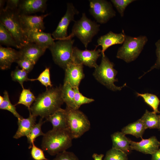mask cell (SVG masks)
I'll list each match as a JSON object with an SVG mask.
<instances>
[{"instance_id": "obj_28", "label": "cell", "mask_w": 160, "mask_h": 160, "mask_svg": "<svg viewBox=\"0 0 160 160\" xmlns=\"http://www.w3.org/2000/svg\"><path fill=\"white\" fill-rule=\"evenodd\" d=\"M43 118H41L39 122L36 124L33 127L28 135L26 137L28 142L29 143V148L30 149L32 147V144L34 143V142L36 138L40 136H44V133L42 131L41 127L44 122L43 120Z\"/></svg>"}, {"instance_id": "obj_26", "label": "cell", "mask_w": 160, "mask_h": 160, "mask_svg": "<svg viewBox=\"0 0 160 160\" xmlns=\"http://www.w3.org/2000/svg\"><path fill=\"white\" fill-rule=\"evenodd\" d=\"M0 43L1 45L20 48L10 33L1 23H0Z\"/></svg>"}, {"instance_id": "obj_6", "label": "cell", "mask_w": 160, "mask_h": 160, "mask_svg": "<svg viewBox=\"0 0 160 160\" xmlns=\"http://www.w3.org/2000/svg\"><path fill=\"white\" fill-rule=\"evenodd\" d=\"M114 64L105 55H102L101 62L95 68L93 75L95 79L108 89L114 91L120 90L126 85L125 84L122 87H117L114 84L117 81L116 78L117 71L114 68Z\"/></svg>"}, {"instance_id": "obj_4", "label": "cell", "mask_w": 160, "mask_h": 160, "mask_svg": "<svg viewBox=\"0 0 160 160\" xmlns=\"http://www.w3.org/2000/svg\"><path fill=\"white\" fill-rule=\"evenodd\" d=\"M19 15L17 9H4L0 11V21L10 33L21 48L28 42L22 28Z\"/></svg>"}, {"instance_id": "obj_27", "label": "cell", "mask_w": 160, "mask_h": 160, "mask_svg": "<svg viewBox=\"0 0 160 160\" xmlns=\"http://www.w3.org/2000/svg\"><path fill=\"white\" fill-rule=\"evenodd\" d=\"M136 93L138 97H142L144 102L153 109L154 112L156 113H160V112L158 110L160 100L156 95L148 93Z\"/></svg>"}, {"instance_id": "obj_12", "label": "cell", "mask_w": 160, "mask_h": 160, "mask_svg": "<svg viewBox=\"0 0 160 160\" xmlns=\"http://www.w3.org/2000/svg\"><path fill=\"white\" fill-rule=\"evenodd\" d=\"M83 65L73 63L68 64L65 70L64 82L68 83L73 88H79L81 80L84 78Z\"/></svg>"}, {"instance_id": "obj_36", "label": "cell", "mask_w": 160, "mask_h": 160, "mask_svg": "<svg viewBox=\"0 0 160 160\" xmlns=\"http://www.w3.org/2000/svg\"><path fill=\"white\" fill-rule=\"evenodd\" d=\"M16 63L21 69L28 73L32 70L35 65L33 62L30 60L23 58H20Z\"/></svg>"}, {"instance_id": "obj_30", "label": "cell", "mask_w": 160, "mask_h": 160, "mask_svg": "<svg viewBox=\"0 0 160 160\" xmlns=\"http://www.w3.org/2000/svg\"><path fill=\"white\" fill-rule=\"evenodd\" d=\"M4 100L0 104V109L2 110H7L11 112L17 119L22 118L17 112L15 105H12L10 102L8 93L5 90L4 92Z\"/></svg>"}, {"instance_id": "obj_15", "label": "cell", "mask_w": 160, "mask_h": 160, "mask_svg": "<svg viewBox=\"0 0 160 160\" xmlns=\"http://www.w3.org/2000/svg\"><path fill=\"white\" fill-rule=\"evenodd\" d=\"M160 142L156 137L153 136L148 139H143L136 142L130 140L131 150H135L146 154L151 155L159 148Z\"/></svg>"}, {"instance_id": "obj_13", "label": "cell", "mask_w": 160, "mask_h": 160, "mask_svg": "<svg viewBox=\"0 0 160 160\" xmlns=\"http://www.w3.org/2000/svg\"><path fill=\"white\" fill-rule=\"evenodd\" d=\"M49 15L47 14L37 16L19 14L20 22L24 31L44 30L45 27L43 20Z\"/></svg>"}, {"instance_id": "obj_29", "label": "cell", "mask_w": 160, "mask_h": 160, "mask_svg": "<svg viewBox=\"0 0 160 160\" xmlns=\"http://www.w3.org/2000/svg\"><path fill=\"white\" fill-rule=\"evenodd\" d=\"M36 99V97L30 90L23 88L20 93L18 101L15 105L22 104L27 107L29 110Z\"/></svg>"}, {"instance_id": "obj_22", "label": "cell", "mask_w": 160, "mask_h": 160, "mask_svg": "<svg viewBox=\"0 0 160 160\" xmlns=\"http://www.w3.org/2000/svg\"><path fill=\"white\" fill-rule=\"evenodd\" d=\"M111 137L112 142V148L120 150L126 153L132 150L130 147V139L121 132L114 133L111 135Z\"/></svg>"}, {"instance_id": "obj_23", "label": "cell", "mask_w": 160, "mask_h": 160, "mask_svg": "<svg viewBox=\"0 0 160 160\" xmlns=\"http://www.w3.org/2000/svg\"><path fill=\"white\" fill-rule=\"evenodd\" d=\"M146 129L142 121L139 119L124 127L121 132L125 135H130L137 138H142Z\"/></svg>"}, {"instance_id": "obj_31", "label": "cell", "mask_w": 160, "mask_h": 160, "mask_svg": "<svg viewBox=\"0 0 160 160\" xmlns=\"http://www.w3.org/2000/svg\"><path fill=\"white\" fill-rule=\"evenodd\" d=\"M28 73L26 71L20 69L18 67L12 71L11 73V76L12 80L19 83L22 88H24L23 84L24 81H31V79L28 78Z\"/></svg>"}, {"instance_id": "obj_35", "label": "cell", "mask_w": 160, "mask_h": 160, "mask_svg": "<svg viewBox=\"0 0 160 160\" xmlns=\"http://www.w3.org/2000/svg\"><path fill=\"white\" fill-rule=\"evenodd\" d=\"M135 0H111L118 12L121 17H123L124 13L126 7Z\"/></svg>"}, {"instance_id": "obj_9", "label": "cell", "mask_w": 160, "mask_h": 160, "mask_svg": "<svg viewBox=\"0 0 160 160\" xmlns=\"http://www.w3.org/2000/svg\"><path fill=\"white\" fill-rule=\"evenodd\" d=\"M89 12L97 22L100 24L107 23L116 16L111 3L105 0H90Z\"/></svg>"}, {"instance_id": "obj_45", "label": "cell", "mask_w": 160, "mask_h": 160, "mask_svg": "<svg viewBox=\"0 0 160 160\" xmlns=\"http://www.w3.org/2000/svg\"><path fill=\"white\" fill-rule=\"evenodd\" d=\"M159 115V116H160V114Z\"/></svg>"}, {"instance_id": "obj_42", "label": "cell", "mask_w": 160, "mask_h": 160, "mask_svg": "<svg viewBox=\"0 0 160 160\" xmlns=\"http://www.w3.org/2000/svg\"><path fill=\"white\" fill-rule=\"evenodd\" d=\"M103 156V154H98L95 153H94L92 156L94 160H102Z\"/></svg>"}, {"instance_id": "obj_41", "label": "cell", "mask_w": 160, "mask_h": 160, "mask_svg": "<svg viewBox=\"0 0 160 160\" xmlns=\"http://www.w3.org/2000/svg\"><path fill=\"white\" fill-rule=\"evenodd\" d=\"M151 155V160H160V148Z\"/></svg>"}, {"instance_id": "obj_3", "label": "cell", "mask_w": 160, "mask_h": 160, "mask_svg": "<svg viewBox=\"0 0 160 160\" xmlns=\"http://www.w3.org/2000/svg\"><path fill=\"white\" fill-rule=\"evenodd\" d=\"M74 22L71 33L64 39H72L75 36L86 48L93 37L99 31L100 25L88 18L84 13H82L80 20Z\"/></svg>"}, {"instance_id": "obj_16", "label": "cell", "mask_w": 160, "mask_h": 160, "mask_svg": "<svg viewBox=\"0 0 160 160\" xmlns=\"http://www.w3.org/2000/svg\"><path fill=\"white\" fill-rule=\"evenodd\" d=\"M46 0H24L20 1L17 9L19 14L28 15L38 12H44Z\"/></svg>"}, {"instance_id": "obj_7", "label": "cell", "mask_w": 160, "mask_h": 160, "mask_svg": "<svg viewBox=\"0 0 160 160\" xmlns=\"http://www.w3.org/2000/svg\"><path fill=\"white\" fill-rule=\"evenodd\" d=\"M74 40L72 39L58 40L49 49L55 64L65 70L67 65L72 60V53Z\"/></svg>"}, {"instance_id": "obj_5", "label": "cell", "mask_w": 160, "mask_h": 160, "mask_svg": "<svg viewBox=\"0 0 160 160\" xmlns=\"http://www.w3.org/2000/svg\"><path fill=\"white\" fill-rule=\"evenodd\" d=\"M148 40L145 36L133 37L125 34L124 41L118 49L116 57L127 63L134 61L139 56Z\"/></svg>"}, {"instance_id": "obj_10", "label": "cell", "mask_w": 160, "mask_h": 160, "mask_svg": "<svg viewBox=\"0 0 160 160\" xmlns=\"http://www.w3.org/2000/svg\"><path fill=\"white\" fill-rule=\"evenodd\" d=\"M97 46L94 49L90 50L86 49L85 50H81L76 47H73V62L95 68L98 65L97 63V60L102 54L101 50L100 49H97Z\"/></svg>"}, {"instance_id": "obj_19", "label": "cell", "mask_w": 160, "mask_h": 160, "mask_svg": "<svg viewBox=\"0 0 160 160\" xmlns=\"http://www.w3.org/2000/svg\"><path fill=\"white\" fill-rule=\"evenodd\" d=\"M20 55L19 51L10 47H0V68L2 70L10 68L12 63L19 60Z\"/></svg>"}, {"instance_id": "obj_11", "label": "cell", "mask_w": 160, "mask_h": 160, "mask_svg": "<svg viewBox=\"0 0 160 160\" xmlns=\"http://www.w3.org/2000/svg\"><path fill=\"white\" fill-rule=\"evenodd\" d=\"M79 13L78 11L72 3L67 4L66 12L62 17L55 30L52 34L55 40H63L68 36L67 29L70 23L75 21L74 17Z\"/></svg>"}, {"instance_id": "obj_18", "label": "cell", "mask_w": 160, "mask_h": 160, "mask_svg": "<svg viewBox=\"0 0 160 160\" xmlns=\"http://www.w3.org/2000/svg\"><path fill=\"white\" fill-rule=\"evenodd\" d=\"M125 36L124 30H122V32L119 33H115L110 31L106 34L99 37L97 40V46H101L102 47V55H105V51L110 47L115 44L123 43Z\"/></svg>"}, {"instance_id": "obj_17", "label": "cell", "mask_w": 160, "mask_h": 160, "mask_svg": "<svg viewBox=\"0 0 160 160\" xmlns=\"http://www.w3.org/2000/svg\"><path fill=\"white\" fill-rule=\"evenodd\" d=\"M46 49L35 43L28 42L20 49V58L28 59L35 64Z\"/></svg>"}, {"instance_id": "obj_44", "label": "cell", "mask_w": 160, "mask_h": 160, "mask_svg": "<svg viewBox=\"0 0 160 160\" xmlns=\"http://www.w3.org/2000/svg\"><path fill=\"white\" fill-rule=\"evenodd\" d=\"M4 100L3 97L2 96H0V104H1L3 101Z\"/></svg>"}, {"instance_id": "obj_40", "label": "cell", "mask_w": 160, "mask_h": 160, "mask_svg": "<svg viewBox=\"0 0 160 160\" xmlns=\"http://www.w3.org/2000/svg\"><path fill=\"white\" fill-rule=\"evenodd\" d=\"M20 1L19 0H7V1L6 6L4 9L12 10H17Z\"/></svg>"}, {"instance_id": "obj_33", "label": "cell", "mask_w": 160, "mask_h": 160, "mask_svg": "<svg viewBox=\"0 0 160 160\" xmlns=\"http://www.w3.org/2000/svg\"><path fill=\"white\" fill-rule=\"evenodd\" d=\"M73 89L75 92L74 102L77 109H78L83 104L89 103L94 101L92 99L88 98L83 96L79 92V88L75 87Z\"/></svg>"}, {"instance_id": "obj_39", "label": "cell", "mask_w": 160, "mask_h": 160, "mask_svg": "<svg viewBox=\"0 0 160 160\" xmlns=\"http://www.w3.org/2000/svg\"><path fill=\"white\" fill-rule=\"evenodd\" d=\"M155 45L156 47V54L157 57L156 62L151 67L150 69L145 73L143 75L154 68H160V39H159L156 42Z\"/></svg>"}, {"instance_id": "obj_32", "label": "cell", "mask_w": 160, "mask_h": 160, "mask_svg": "<svg viewBox=\"0 0 160 160\" xmlns=\"http://www.w3.org/2000/svg\"><path fill=\"white\" fill-rule=\"evenodd\" d=\"M104 160H127V153L112 148L107 152Z\"/></svg>"}, {"instance_id": "obj_8", "label": "cell", "mask_w": 160, "mask_h": 160, "mask_svg": "<svg viewBox=\"0 0 160 160\" xmlns=\"http://www.w3.org/2000/svg\"><path fill=\"white\" fill-rule=\"evenodd\" d=\"M68 129L73 138L80 137L90 128V121L82 112L66 107Z\"/></svg>"}, {"instance_id": "obj_2", "label": "cell", "mask_w": 160, "mask_h": 160, "mask_svg": "<svg viewBox=\"0 0 160 160\" xmlns=\"http://www.w3.org/2000/svg\"><path fill=\"white\" fill-rule=\"evenodd\" d=\"M73 139L68 129H52L43 136L41 148L51 155H57L71 147Z\"/></svg>"}, {"instance_id": "obj_25", "label": "cell", "mask_w": 160, "mask_h": 160, "mask_svg": "<svg viewBox=\"0 0 160 160\" xmlns=\"http://www.w3.org/2000/svg\"><path fill=\"white\" fill-rule=\"evenodd\" d=\"M61 90L62 97L66 105V107L77 110L75 104V92L73 88L68 83L64 82Z\"/></svg>"}, {"instance_id": "obj_20", "label": "cell", "mask_w": 160, "mask_h": 160, "mask_svg": "<svg viewBox=\"0 0 160 160\" xmlns=\"http://www.w3.org/2000/svg\"><path fill=\"white\" fill-rule=\"evenodd\" d=\"M17 121L18 128L15 134L13 137L15 139L22 137H27L33 127L36 124V117L33 116L30 112L29 117L27 118L18 119Z\"/></svg>"}, {"instance_id": "obj_14", "label": "cell", "mask_w": 160, "mask_h": 160, "mask_svg": "<svg viewBox=\"0 0 160 160\" xmlns=\"http://www.w3.org/2000/svg\"><path fill=\"white\" fill-rule=\"evenodd\" d=\"M28 42L35 43L46 49L48 48L55 42L52 34L41 31L24 32Z\"/></svg>"}, {"instance_id": "obj_21", "label": "cell", "mask_w": 160, "mask_h": 160, "mask_svg": "<svg viewBox=\"0 0 160 160\" xmlns=\"http://www.w3.org/2000/svg\"><path fill=\"white\" fill-rule=\"evenodd\" d=\"M46 121L51 123L53 126L52 129H68L67 116L65 109L61 108L46 118Z\"/></svg>"}, {"instance_id": "obj_24", "label": "cell", "mask_w": 160, "mask_h": 160, "mask_svg": "<svg viewBox=\"0 0 160 160\" xmlns=\"http://www.w3.org/2000/svg\"><path fill=\"white\" fill-rule=\"evenodd\" d=\"M143 123L146 129H158L160 130L159 115L153 112L146 110L140 119Z\"/></svg>"}, {"instance_id": "obj_34", "label": "cell", "mask_w": 160, "mask_h": 160, "mask_svg": "<svg viewBox=\"0 0 160 160\" xmlns=\"http://www.w3.org/2000/svg\"><path fill=\"white\" fill-rule=\"evenodd\" d=\"M38 80L46 88L48 87H52V85L50 79L49 68L46 67L44 70L42 72L37 79H31V81H33Z\"/></svg>"}, {"instance_id": "obj_38", "label": "cell", "mask_w": 160, "mask_h": 160, "mask_svg": "<svg viewBox=\"0 0 160 160\" xmlns=\"http://www.w3.org/2000/svg\"><path fill=\"white\" fill-rule=\"evenodd\" d=\"M52 160H79V159L73 153L65 151L57 154L55 158Z\"/></svg>"}, {"instance_id": "obj_37", "label": "cell", "mask_w": 160, "mask_h": 160, "mask_svg": "<svg viewBox=\"0 0 160 160\" xmlns=\"http://www.w3.org/2000/svg\"><path fill=\"white\" fill-rule=\"evenodd\" d=\"M31 153L34 160H49L45 157L43 150L36 147L34 143L32 144Z\"/></svg>"}, {"instance_id": "obj_1", "label": "cell", "mask_w": 160, "mask_h": 160, "mask_svg": "<svg viewBox=\"0 0 160 160\" xmlns=\"http://www.w3.org/2000/svg\"><path fill=\"white\" fill-rule=\"evenodd\" d=\"M62 86L49 87L36 98L29 110L33 116L46 118L61 108L64 102L62 96Z\"/></svg>"}, {"instance_id": "obj_43", "label": "cell", "mask_w": 160, "mask_h": 160, "mask_svg": "<svg viewBox=\"0 0 160 160\" xmlns=\"http://www.w3.org/2000/svg\"><path fill=\"white\" fill-rule=\"evenodd\" d=\"M5 1L3 0H0V11L2 10L4 8H3L4 4Z\"/></svg>"}]
</instances>
